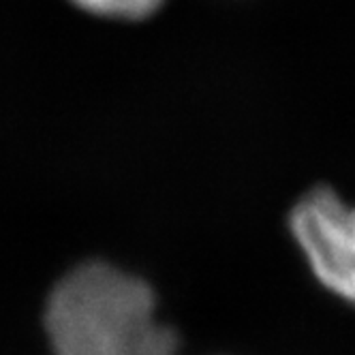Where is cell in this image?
Here are the masks:
<instances>
[{
  "instance_id": "6da1fadb",
  "label": "cell",
  "mask_w": 355,
  "mask_h": 355,
  "mask_svg": "<svg viewBox=\"0 0 355 355\" xmlns=\"http://www.w3.org/2000/svg\"><path fill=\"white\" fill-rule=\"evenodd\" d=\"M52 355H175L178 334L157 319L141 278L86 261L54 285L43 313Z\"/></svg>"
},
{
  "instance_id": "7a4b0ae2",
  "label": "cell",
  "mask_w": 355,
  "mask_h": 355,
  "mask_svg": "<svg viewBox=\"0 0 355 355\" xmlns=\"http://www.w3.org/2000/svg\"><path fill=\"white\" fill-rule=\"evenodd\" d=\"M289 230L317 281L355 306V206L315 187L293 206Z\"/></svg>"
},
{
  "instance_id": "3957f363",
  "label": "cell",
  "mask_w": 355,
  "mask_h": 355,
  "mask_svg": "<svg viewBox=\"0 0 355 355\" xmlns=\"http://www.w3.org/2000/svg\"><path fill=\"white\" fill-rule=\"evenodd\" d=\"M75 7L101 17L144 19L161 9L165 0H71Z\"/></svg>"
}]
</instances>
